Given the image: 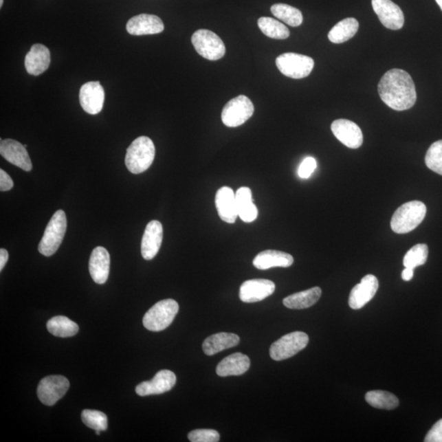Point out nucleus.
Listing matches in <instances>:
<instances>
[{
	"mask_svg": "<svg viewBox=\"0 0 442 442\" xmlns=\"http://www.w3.org/2000/svg\"><path fill=\"white\" fill-rule=\"evenodd\" d=\"M377 90L381 100L393 110L410 109L417 100L413 79L409 73L397 68L385 73L377 85Z\"/></svg>",
	"mask_w": 442,
	"mask_h": 442,
	"instance_id": "f257e3e1",
	"label": "nucleus"
},
{
	"mask_svg": "<svg viewBox=\"0 0 442 442\" xmlns=\"http://www.w3.org/2000/svg\"><path fill=\"white\" fill-rule=\"evenodd\" d=\"M155 153V146L151 139L146 136L139 137L127 148V169L135 175L144 173L153 164Z\"/></svg>",
	"mask_w": 442,
	"mask_h": 442,
	"instance_id": "f03ea898",
	"label": "nucleus"
},
{
	"mask_svg": "<svg viewBox=\"0 0 442 442\" xmlns=\"http://www.w3.org/2000/svg\"><path fill=\"white\" fill-rule=\"evenodd\" d=\"M426 213V206L422 201H408L395 212L390 221V227L397 234L410 233L421 224Z\"/></svg>",
	"mask_w": 442,
	"mask_h": 442,
	"instance_id": "7ed1b4c3",
	"label": "nucleus"
},
{
	"mask_svg": "<svg viewBox=\"0 0 442 442\" xmlns=\"http://www.w3.org/2000/svg\"><path fill=\"white\" fill-rule=\"evenodd\" d=\"M179 309V304L173 299L158 302L146 313L143 320L144 327L149 331H162L173 324Z\"/></svg>",
	"mask_w": 442,
	"mask_h": 442,
	"instance_id": "20e7f679",
	"label": "nucleus"
},
{
	"mask_svg": "<svg viewBox=\"0 0 442 442\" xmlns=\"http://www.w3.org/2000/svg\"><path fill=\"white\" fill-rule=\"evenodd\" d=\"M67 217L63 210L56 212L47 225L40 244L38 252L45 256H51L58 251L67 231Z\"/></svg>",
	"mask_w": 442,
	"mask_h": 442,
	"instance_id": "39448f33",
	"label": "nucleus"
},
{
	"mask_svg": "<svg viewBox=\"0 0 442 442\" xmlns=\"http://www.w3.org/2000/svg\"><path fill=\"white\" fill-rule=\"evenodd\" d=\"M192 44L197 54L210 61H217L225 54L224 42L216 33L209 30H197L192 36Z\"/></svg>",
	"mask_w": 442,
	"mask_h": 442,
	"instance_id": "423d86ee",
	"label": "nucleus"
},
{
	"mask_svg": "<svg viewBox=\"0 0 442 442\" xmlns=\"http://www.w3.org/2000/svg\"><path fill=\"white\" fill-rule=\"evenodd\" d=\"M276 66L282 74L293 79H302L311 74L315 63L308 56L286 53L276 58Z\"/></svg>",
	"mask_w": 442,
	"mask_h": 442,
	"instance_id": "0eeeda50",
	"label": "nucleus"
},
{
	"mask_svg": "<svg viewBox=\"0 0 442 442\" xmlns=\"http://www.w3.org/2000/svg\"><path fill=\"white\" fill-rule=\"evenodd\" d=\"M309 337L306 333L294 332L274 342L269 349L270 357L276 362L289 359L306 349Z\"/></svg>",
	"mask_w": 442,
	"mask_h": 442,
	"instance_id": "6e6552de",
	"label": "nucleus"
},
{
	"mask_svg": "<svg viewBox=\"0 0 442 442\" xmlns=\"http://www.w3.org/2000/svg\"><path fill=\"white\" fill-rule=\"evenodd\" d=\"M253 113L254 105L250 98L239 96L227 102L223 109L221 119L226 126L238 127L248 121Z\"/></svg>",
	"mask_w": 442,
	"mask_h": 442,
	"instance_id": "1a4fd4ad",
	"label": "nucleus"
},
{
	"mask_svg": "<svg viewBox=\"0 0 442 442\" xmlns=\"http://www.w3.org/2000/svg\"><path fill=\"white\" fill-rule=\"evenodd\" d=\"M70 388L69 380L62 375H51L45 377L38 386L37 395L45 406H52L65 396Z\"/></svg>",
	"mask_w": 442,
	"mask_h": 442,
	"instance_id": "9d476101",
	"label": "nucleus"
},
{
	"mask_svg": "<svg viewBox=\"0 0 442 442\" xmlns=\"http://www.w3.org/2000/svg\"><path fill=\"white\" fill-rule=\"evenodd\" d=\"M373 11L386 28L400 30L405 23V16L401 8L392 0H372Z\"/></svg>",
	"mask_w": 442,
	"mask_h": 442,
	"instance_id": "9b49d317",
	"label": "nucleus"
},
{
	"mask_svg": "<svg viewBox=\"0 0 442 442\" xmlns=\"http://www.w3.org/2000/svg\"><path fill=\"white\" fill-rule=\"evenodd\" d=\"M274 290L276 285L272 281L263 278L247 280L240 287L239 298L246 303L261 302L272 296Z\"/></svg>",
	"mask_w": 442,
	"mask_h": 442,
	"instance_id": "f8f14e48",
	"label": "nucleus"
},
{
	"mask_svg": "<svg viewBox=\"0 0 442 442\" xmlns=\"http://www.w3.org/2000/svg\"><path fill=\"white\" fill-rule=\"evenodd\" d=\"M104 89L98 81H89L80 88V105L90 115L100 113L104 107Z\"/></svg>",
	"mask_w": 442,
	"mask_h": 442,
	"instance_id": "ddd939ff",
	"label": "nucleus"
},
{
	"mask_svg": "<svg viewBox=\"0 0 442 442\" xmlns=\"http://www.w3.org/2000/svg\"><path fill=\"white\" fill-rule=\"evenodd\" d=\"M331 130L334 136L347 148L356 149L362 147L364 140L362 131L355 122L338 119L332 123Z\"/></svg>",
	"mask_w": 442,
	"mask_h": 442,
	"instance_id": "4468645a",
	"label": "nucleus"
},
{
	"mask_svg": "<svg viewBox=\"0 0 442 442\" xmlns=\"http://www.w3.org/2000/svg\"><path fill=\"white\" fill-rule=\"evenodd\" d=\"M177 384V376L173 371L163 370L157 373L151 381L143 382L135 388L140 397L159 395L169 392Z\"/></svg>",
	"mask_w": 442,
	"mask_h": 442,
	"instance_id": "2eb2a0df",
	"label": "nucleus"
},
{
	"mask_svg": "<svg viewBox=\"0 0 442 442\" xmlns=\"http://www.w3.org/2000/svg\"><path fill=\"white\" fill-rule=\"evenodd\" d=\"M379 280L373 274L364 276L362 282L356 285L349 296V306L353 310H359L375 298L379 289Z\"/></svg>",
	"mask_w": 442,
	"mask_h": 442,
	"instance_id": "dca6fc26",
	"label": "nucleus"
},
{
	"mask_svg": "<svg viewBox=\"0 0 442 442\" xmlns=\"http://www.w3.org/2000/svg\"><path fill=\"white\" fill-rule=\"evenodd\" d=\"M0 153L4 159L19 168L25 171L32 170V163L27 148L19 141L10 139L1 140Z\"/></svg>",
	"mask_w": 442,
	"mask_h": 442,
	"instance_id": "f3484780",
	"label": "nucleus"
},
{
	"mask_svg": "<svg viewBox=\"0 0 442 442\" xmlns=\"http://www.w3.org/2000/svg\"><path fill=\"white\" fill-rule=\"evenodd\" d=\"M126 31L132 36L155 35L164 31V24L157 16L140 14L128 21Z\"/></svg>",
	"mask_w": 442,
	"mask_h": 442,
	"instance_id": "a211bd4d",
	"label": "nucleus"
},
{
	"mask_svg": "<svg viewBox=\"0 0 442 442\" xmlns=\"http://www.w3.org/2000/svg\"><path fill=\"white\" fill-rule=\"evenodd\" d=\"M163 239V228L161 222L152 221L148 223L141 243V254L150 261L154 258L160 250Z\"/></svg>",
	"mask_w": 442,
	"mask_h": 442,
	"instance_id": "6ab92c4d",
	"label": "nucleus"
},
{
	"mask_svg": "<svg viewBox=\"0 0 442 442\" xmlns=\"http://www.w3.org/2000/svg\"><path fill=\"white\" fill-rule=\"evenodd\" d=\"M89 269L90 276L98 285H104L109 278L110 270V255L107 249L97 247L90 256Z\"/></svg>",
	"mask_w": 442,
	"mask_h": 442,
	"instance_id": "aec40b11",
	"label": "nucleus"
},
{
	"mask_svg": "<svg viewBox=\"0 0 442 442\" xmlns=\"http://www.w3.org/2000/svg\"><path fill=\"white\" fill-rule=\"evenodd\" d=\"M216 206L219 217L223 221L234 224L239 217L235 195L230 187H222L217 192Z\"/></svg>",
	"mask_w": 442,
	"mask_h": 442,
	"instance_id": "412c9836",
	"label": "nucleus"
},
{
	"mask_svg": "<svg viewBox=\"0 0 442 442\" xmlns=\"http://www.w3.org/2000/svg\"><path fill=\"white\" fill-rule=\"evenodd\" d=\"M50 65V52L46 46L36 44L25 56V67L30 75L40 76Z\"/></svg>",
	"mask_w": 442,
	"mask_h": 442,
	"instance_id": "4be33fe9",
	"label": "nucleus"
},
{
	"mask_svg": "<svg viewBox=\"0 0 442 442\" xmlns=\"http://www.w3.org/2000/svg\"><path fill=\"white\" fill-rule=\"evenodd\" d=\"M294 263V257L289 253L276 250H266L257 254L252 263L256 269L264 270L274 267H290Z\"/></svg>",
	"mask_w": 442,
	"mask_h": 442,
	"instance_id": "5701e85b",
	"label": "nucleus"
},
{
	"mask_svg": "<svg viewBox=\"0 0 442 442\" xmlns=\"http://www.w3.org/2000/svg\"><path fill=\"white\" fill-rule=\"evenodd\" d=\"M250 366V359L247 355L234 353L227 356L218 364L217 373L221 377L239 376L245 373Z\"/></svg>",
	"mask_w": 442,
	"mask_h": 442,
	"instance_id": "b1692460",
	"label": "nucleus"
},
{
	"mask_svg": "<svg viewBox=\"0 0 442 442\" xmlns=\"http://www.w3.org/2000/svg\"><path fill=\"white\" fill-rule=\"evenodd\" d=\"M240 338L237 334L219 333L206 339L203 344V349L206 355H213L238 346Z\"/></svg>",
	"mask_w": 442,
	"mask_h": 442,
	"instance_id": "393cba45",
	"label": "nucleus"
},
{
	"mask_svg": "<svg viewBox=\"0 0 442 442\" xmlns=\"http://www.w3.org/2000/svg\"><path fill=\"white\" fill-rule=\"evenodd\" d=\"M239 217L243 222L251 223L258 217V210L253 203L252 194L250 188L242 187L235 194Z\"/></svg>",
	"mask_w": 442,
	"mask_h": 442,
	"instance_id": "a878e982",
	"label": "nucleus"
},
{
	"mask_svg": "<svg viewBox=\"0 0 442 442\" xmlns=\"http://www.w3.org/2000/svg\"><path fill=\"white\" fill-rule=\"evenodd\" d=\"M322 290L319 287L291 294L283 299V305L287 308L302 310L314 306L321 298Z\"/></svg>",
	"mask_w": 442,
	"mask_h": 442,
	"instance_id": "bb28decb",
	"label": "nucleus"
},
{
	"mask_svg": "<svg viewBox=\"0 0 442 442\" xmlns=\"http://www.w3.org/2000/svg\"><path fill=\"white\" fill-rule=\"evenodd\" d=\"M359 29L358 21L349 18L339 21L329 32V40L334 44H342L353 38Z\"/></svg>",
	"mask_w": 442,
	"mask_h": 442,
	"instance_id": "cd10ccee",
	"label": "nucleus"
},
{
	"mask_svg": "<svg viewBox=\"0 0 442 442\" xmlns=\"http://www.w3.org/2000/svg\"><path fill=\"white\" fill-rule=\"evenodd\" d=\"M47 329L54 336L69 338L79 332V326L66 316H55L47 323Z\"/></svg>",
	"mask_w": 442,
	"mask_h": 442,
	"instance_id": "c85d7f7f",
	"label": "nucleus"
},
{
	"mask_svg": "<svg viewBox=\"0 0 442 442\" xmlns=\"http://www.w3.org/2000/svg\"><path fill=\"white\" fill-rule=\"evenodd\" d=\"M272 14L291 27H299L303 21L302 12L285 3H276L270 8Z\"/></svg>",
	"mask_w": 442,
	"mask_h": 442,
	"instance_id": "c756f323",
	"label": "nucleus"
},
{
	"mask_svg": "<svg viewBox=\"0 0 442 442\" xmlns=\"http://www.w3.org/2000/svg\"><path fill=\"white\" fill-rule=\"evenodd\" d=\"M366 400L371 406L381 410H394L399 406L398 398L386 390H371L366 395Z\"/></svg>",
	"mask_w": 442,
	"mask_h": 442,
	"instance_id": "7c9ffc66",
	"label": "nucleus"
},
{
	"mask_svg": "<svg viewBox=\"0 0 442 442\" xmlns=\"http://www.w3.org/2000/svg\"><path fill=\"white\" fill-rule=\"evenodd\" d=\"M258 27L264 35L277 40H285L290 36L289 30L276 19L263 16L258 20Z\"/></svg>",
	"mask_w": 442,
	"mask_h": 442,
	"instance_id": "2f4dec72",
	"label": "nucleus"
},
{
	"mask_svg": "<svg viewBox=\"0 0 442 442\" xmlns=\"http://www.w3.org/2000/svg\"><path fill=\"white\" fill-rule=\"evenodd\" d=\"M428 256V247L426 244L419 243L407 252L403 260L405 267L415 269L426 263Z\"/></svg>",
	"mask_w": 442,
	"mask_h": 442,
	"instance_id": "473e14b6",
	"label": "nucleus"
},
{
	"mask_svg": "<svg viewBox=\"0 0 442 442\" xmlns=\"http://www.w3.org/2000/svg\"><path fill=\"white\" fill-rule=\"evenodd\" d=\"M81 419L87 427L96 431H106L107 429V417L101 411L85 410L81 414Z\"/></svg>",
	"mask_w": 442,
	"mask_h": 442,
	"instance_id": "72a5a7b5",
	"label": "nucleus"
},
{
	"mask_svg": "<svg viewBox=\"0 0 442 442\" xmlns=\"http://www.w3.org/2000/svg\"><path fill=\"white\" fill-rule=\"evenodd\" d=\"M425 163L429 169L442 175V140L430 146L425 157Z\"/></svg>",
	"mask_w": 442,
	"mask_h": 442,
	"instance_id": "f704fd0d",
	"label": "nucleus"
},
{
	"mask_svg": "<svg viewBox=\"0 0 442 442\" xmlns=\"http://www.w3.org/2000/svg\"><path fill=\"white\" fill-rule=\"evenodd\" d=\"M188 437L192 442H217L221 439L219 432L213 429H196Z\"/></svg>",
	"mask_w": 442,
	"mask_h": 442,
	"instance_id": "c9c22d12",
	"label": "nucleus"
},
{
	"mask_svg": "<svg viewBox=\"0 0 442 442\" xmlns=\"http://www.w3.org/2000/svg\"><path fill=\"white\" fill-rule=\"evenodd\" d=\"M317 163L314 157H308L305 158L298 169L299 177L302 179H308L316 169Z\"/></svg>",
	"mask_w": 442,
	"mask_h": 442,
	"instance_id": "e433bc0d",
	"label": "nucleus"
},
{
	"mask_svg": "<svg viewBox=\"0 0 442 442\" xmlns=\"http://www.w3.org/2000/svg\"><path fill=\"white\" fill-rule=\"evenodd\" d=\"M425 442H442V419L437 421L428 432Z\"/></svg>",
	"mask_w": 442,
	"mask_h": 442,
	"instance_id": "4c0bfd02",
	"label": "nucleus"
},
{
	"mask_svg": "<svg viewBox=\"0 0 442 442\" xmlns=\"http://www.w3.org/2000/svg\"><path fill=\"white\" fill-rule=\"evenodd\" d=\"M14 187V181L5 171L3 169L0 170V190L6 192L11 190Z\"/></svg>",
	"mask_w": 442,
	"mask_h": 442,
	"instance_id": "58836bf2",
	"label": "nucleus"
},
{
	"mask_svg": "<svg viewBox=\"0 0 442 442\" xmlns=\"http://www.w3.org/2000/svg\"><path fill=\"white\" fill-rule=\"evenodd\" d=\"M8 260V252L6 249H0V270H3Z\"/></svg>",
	"mask_w": 442,
	"mask_h": 442,
	"instance_id": "ea45409f",
	"label": "nucleus"
},
{
	"mask_svg": "<svg viewBox=\"0 0 442 442\" xmlns=\"http://www.w3.org/2000/svg\"><path fill=\"white\" fill-rule=\"evenodd\" d=\"M401 277L403 280H411L414 277V269L406 267V269L402 272Z\"/></svg>",
	"mask_w": 442,
	"mask_h": 442,
	"instance_id": "a19ab883",
	"label": "nucleus"
},
{
	"mask_svg": "<svg viewBox=\"0 0 442 442\" xmlns=\"http://www.w3.org/2000/svg\"><path fill=\"white\" fill-rule=\"evenodd\" d=\"M437 4H439V7L441 8V10H442V0H436Z\"/></svg>",
	"mask_w": 442,
	"mask_h": 442,
	"instance_id": "79ce46f5",
	"label": "nucleus"
},
{
	"mask_svg": "<svg viewBox=\"0 0 442 442\" xmlns=\"http://www.w3.org/2000/svg\"><path fill=\"white\" fill-rule=\"evenodd\" d=\"M3 4V0H0V7L2 8Z\"/></svg>",
	"mask_w": 442,
	"mask_h": 442,
	"instance_id": "37998d69",
	"label": "nucleus"
}]
</instances>
